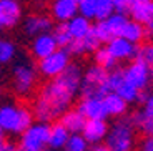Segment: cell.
<instances>
[{
    "label": "cell",
    "mask_w": 153,
    "mask_h": 151,
    "mask_svg": "<svg viewBox=\"0 0 153 151\" xmlns=\"http://www.w3.org/2000/svg\"><path fill=\"white\" fill-rule=\"evenodd\" d=\"M83 70L78 63H70L65 72L50 80L40 88L33 100L32 115L40 123L55 121L70 108L75 95L80 90Z\"/></svg>",
    "instance_id": "cell-1"
},
{
    "label": "cell",
    "mask_w": 153,
    "mask_h": 151,
    "mask_svg": "<svg viewBox=\"0 0 153 151\" xmlns=\"http://www.w3.org/2000/svg\"><path fill=\"white\" fill-rule=\"evenodd\" d=\"M35 121L32 110L23 105L4 103L0 105V126L4 133L10 135H22L28 126Z\"/></svg>",
    "instance_id": "cell-2"
},
{
    "label": "cell",
    "mask_w": 153,
    "mask_h": 151,
    "mask_svg": "<svg viewBox=\"0 0 153 151\" xmlns=\"http://www.w3.org/2000/svg\"><path fill=\"white\" fill-rule=\"evenodd\" d=\"M135 143V128L130 118H120L111 126L105 136V146L110 151H131Z\"/></svg>",
    "instance_id": "cell-3"
},
{
    "label": "cell",
    "mask_w": 153,
    "mask_h": 151,
    "mask_svg": "<svg viewBox=\"0 0 153 151\" xmlns=\"http://www.w3.org/2000/svg\"><path fill=\"white\" fill-rule=\"evenodd\" d=\"M107 75L108 72L103 70L98 65H92L83 72L80 81V90L78 93L82 95V98H103L108 93V85H107Z\"/></svg>",
    "instance_id": "cell-4"
},
{
    "label": "cell",
    "mask_w": 153,
    "mask_h": 151,
    "mask_svg": "<svg viewBox=\"0 0 153 151\" xmlns=\"http://www.w3.org/2000/svg\"><path fill=\"white\" fill-rule=\"evenodd\" d=\"M50 123H32L20 135V141L17 144V151H45L48 141Z\"/></svg>",
    "instance_id": "cell-5"
},
{
    "label": "cell",
    "mask_w": 153,
    "mask_h": 151,
    "mask_svg": "<svg viewBox=\"0 0 153 151\" xmlns=\"http://www.w3.org/2000/svg\"><path fill=\"white\" fill-rule=\"evenodd\" d=\"M37 85V70L28 61H19L12 70V87L19 96H28Z\"/></svg>",
    "instance_id": "cell-6"
},
{
    "label": "cell",
    "mask_w": 153,
    "mask_h": 151,
    "mask_svg": "<svg viewBox=\"0 0 153 151\" xmlns=\"http://www.w3.org/2000/svg\"><path fill=\"white\" fill-rule=\"evenodd\" d=\"M70 58L72 57H70V53L65 48H57L52 55L38 60L37 70L42 76H45L48 80H53L58 75H62V73L65 72V68L72 63Z\"/></svg>",
    "instance_id": "cell-7"
},
{
    "label": "cell",
    "mask_w": 153,
    "mask_h": 151,
    "mask_svg": "<svg viewBox=\"0 0 153 151\" xmlns=\"http://www.w3.org/2000/svg\"><path fill=\"white\" fill-rule=\"evenodd\" d=\"M123 75H125V80L128 83H131L137 90L143 91L148 88L150 81L153 78V70L146 65H143L142 61H131L128 67L123 70Z\"/></svg>",
    "instance_id": "cell-8"
},
{
    "label": "cell",
    "mask_w": 153,
    "mask_h": 151,
    "mask_svg": "<svg viewBox=\"0 0 153 151\" xmlns=\"http://www.w3.org/2000/svg\"><path fill=\"white\" fill-rule=\"evenodd\" d=\"M22 19V5L19 0H0V32L15 27Z\"/></svg>",
    "instance_id": "cell-9"
},
{
    "label": "cell",
    "mask_w": 153,
    "mask_h": 151,
    "mask_svg": "<svg viewBox=\"0 0 153 151\" xmlns=\"http://www.w3.org/2000/svg\"><path fill=\"white\" fill-rule=\"evenodd\" d=\"M107 48L117 61H126V60L135 58L138 47L133 45L131 42H128V40H125V38H122V37H115L107 43Z\"/></svg>",
    "instance_id": "cell-10"
},
{
    "label": "cell",
    "mask_w": 153,
    "mask_h": 151,
    "mask_svg": "<svg viewBox=\"0 0 153 151\" xmlns=\"http://www.w3.org/2000/svg\"><path fill=\"white\" fill-rule=\"evenodd\" d=\"M57 48H58V45H57V42H55L52 32H50V33L37 35V37H33V40H32V43H30L32 57L37 58V60H42V58L52 55Z\"/></svg>",
    "instance_id": "cell-11"
},
{
    "label": "cell",
    "mask_w": 153,
    "mask_h": 151,
    "mask_svg": "<svg viewBox=\"0 0 153 151\" xmlns=\"http://www.w3.org/2000/svg\"><path fill=\"white\" fill-rule=\"evenodd\" d=\"M76 110L83 115L85 120H107V110H105L102 98H82Z\"/></svg>",
    "instance_id": "cell-12"
},
{
    "label": "cell",
    "mask_w": 153,
    "mask_h": 151,
    "mask_svg": "<svg viewBox=\"0 0 153 151\" xmlns=\"http://www.w3.org/2000/svg\"><path fill=\"white\" fill-rule=\"evenodd\" d=\"M52 28H53V20L47 15H40V13L27 17L23 22V30L32 38L42 33H50Z\"/></svg>",
    "instance_id": "cell-13"
},
{
    "label": "cell",
    "mask_w": 153,
    "mask_h": 151,
    "mask_svg": "<svg viewBox=\"0 0 153 151\" xmlns=\"http://www.w3.org/2000/svg\"><path fill=\"white\" fill-rule=\"evenodd\" d=\"M108 133L107 120H87L82 130V136L88 141V144H98L105 140Z\"/></svg>",
    "instance_id": "cell-14"
},
{
    "label": "cell",
    "mask_w": 153,
    "mask_h": 151,
    "mask_svg": "<svg viewBox=\"0 0 153 151\" xmlns=\"http://www.w3.org/2000/svg\"><path fill=\"white\" fill-rule=\"evenodd\" d=\"M52 17L58 23H67L70 19L78 15V4L75 0H52Z\"/></svg>",
    "instance_id": "cell-15"
},
{
    "label": "cell",
    "mask_w": 153,
    "mask_h": 151,
    "mask_svg": "<svg viewBox=\"0 0 153 151\" xmlns=\"http://www.w3.org/2000/svg\"><path fill=\"white\" fill-rule=\"evenodd\" d=\"M85 118L83 115L78 111L76 108H68L65 113L58 118V123H60L70 135H75V133H82L83 130V125H85Z\"/></svg>",
    "instance_id": "cell-16"
},
{
    "label": "cell",
    "mask_w": 153,
    "mask_h": 151,
    "mask_svg": "<svg viewBox=\"0 0 153 151\" xmlns=\"http://www.w3.org/2000/svg\"><path fill=\"white\" fill-rule=\"evenodd\" d=\"M67 25V30H68L72 40H83L90 32H92V20L85 19L82 15H75L73 19H70L68 22L65 23Z\"/></svg>",
    "instance_id": "cell-17"
},
{
    "label": "cell",
    "mask_w": 153,
    "mask_h": 151,
    "mask_svg": "<svg viewBox=\"0 0 153 151\" xmlns=\"http://www.w3.org/2000/svg\"><path fill=\"white\" fill-rule=\"evenodd\" d=\"M102 100H103V105H105V110H107L108 116L122 118L126 113V110H128V103L120 95L115 93V91H108Z\"/></svg>",
    "instance_id": "cell-18"
},
{
    "label": "cell",
    "mask_w": 153,
    "mask_h": 151,
    "mask_svg": "<svg viewBox=\"0 0 153 151\" xmlns=\"http://www.w3.org/2000/svg\"><path fill=\"white\" fill-rule=\"evenodd\" d=\"M120 37L131 42L133 45H138V43H142L146 37V32H145V27L142 23L135 22V20H126V23L123 25L122 32H120Z\"/></svg>",
    "instance_id": "cell-19"
},
{
    "label": "cell",
    "mask_w": 153,
    "mask_h": 151,
    "mask_svg": "<svg viewBox=\"0 0 153 151\" xmlns=\"http://www.w3.org/2000/svg\"><path fill=\"white\" fill-rule=\"evenodd\" d=\"M70 133L67 131L60 123H53L50 125V133H48V141H47V148L48 150H63L65 143L68 140Z\"/></svg>",
    "instance_id": "cell-20"
},
{
    "label": "cell",
    "mask_w": 153,
    "mask_h": 151,
    "mask_svg": "<svg viewBox=\"0 0 153 151\" xmlns=\"http://www.w3.org/2000/svg\"><path fill=\"white\" fill-rule=\"evenodd\" d=\"M152 8H153V0H131L128 13L131 15V20L143 25L148 20Z\"/></svg>",
    "instance_id": "cell-21"
},
{
    "label": "cell",
    "mask_w": 153,
    "mask_h": 151,
    "mask_svg": "<svg viewBox=\"0 0 153 151\" xmlns=\"http://www.w3.org/2000/svg\"><path fill=\"white\" fill-rule=\"evenodd\" d=\"M130 121L133 128H138L146 136H153V111H146V110L137 111L130 116Z\"/></svg>",
    "instance_id": "cell-22"
},
{
    "label": "cell",
    "mask_w": 153,
    "mask_h": 151,
    "mask_svg": "<svg viewBox=\"0 0 153 151\" xmlns=\"http://www.w3.org/2000/svg\"><path fill=\"white\" fill-rule=\"evenodd\" d=\"M93 60H95V65L102 67L103 70H107V72L117 68V63H118V61L111 57V53L108 52L107 47H98V48L93 52Z\"/></svg>",
    "instance_id": "cell-23"
},
{
    "label": "cell",
    "mask_w": 153,
    "mask_h": 151,
    "mask_svg": "<svg viewBox=\"0 0 153 151\" xmlns=\"http://www.w3.org/2000/svg\"><path fill=\"white\" fill-rule=\"evenodd\" d=\"M126 15H123V13H118V12H115L113 15H110L107 20H103L105 25H107L108 32L111 33V37H120V32H122L123 25L126 23Z\"/></svg>",
    "instance_id": "cell-24"
},
{
    "label": "cell",
    "mask_w": 153,
    "mask_h": 151,
    "mask_svg": "<svg viewBox=\"0 0 153 151\" xmlns=\"http://www.w3.org/2000/svg\"><path fill=\"white\" fill-rule=\"evenodd\" d=\"M17 57V47L8 38H0V65L10 63Z\"/></svg>",
    "instance_id": "cell-25"
},
{
    "label": "cell",
    "mask_w": 153,
    "mask_h": 151,
    "mask_svg": "<svg viewBox=\"0 0 153 151\" xmlns=\"http://www.w3.org/2000/svg\"><path fill=\"white\" fill-rule=\"evenodd\" d=\"M88 150H90V144L82 136V133L70 135L65 143V148H63V151H88Z\"/></svg>",
    "instance_id": "cell-26"
},
{
    "label": "cell",
    "mask_w": 153,
    "mask_h": 151,
    "mask_svg": "<svg viewBox=\"0 0 153 151\" xmlns=\"http://www.w3.org/2000/svg\"><path fill=\"white\" fill-rule=\"evenodd\" d=\"M52 35H53L58 48H67L68 43L72 42V37H70L68 30H67L65 23H58L57 27H53V28H52Z\"/></svg>",
    "instance_id": "cell-27"
},
{
    "label": "cell",
    "mask_w": 153,
    "mask_h": 151,
    "mask_svg": "<svg viewBox=\"0 0 153 151\" xmlns=\"http://www.w3.org/2000/svg\"><path fill=\"white\" fill-rule=\"evenodd\" d=\"M115 93L120 95V96H122L126 103H135V101H137L138 93H140V90H137V88H135L131 83H128L126 80H123L122 85L115 90Z\"/></svg>",
    "instance_id": "cell-28"
},
{
    "label": "cell",
    "mask_w": 153,
    "mask_h": 151,
    "mask_svg": "<svg viewBox=\"0 0 153 151\" xmlns=\"http://www.w3.org/2000/svg\"><path fill=\"white\" fill-rule=\"evenodd\" d=\"M115 13L113 0H97V10H95V20H107L110 15Z\"/></svg>",
    "instance_id": "cell-29"
},
{
    "label": "cell",
    "mask_w": 153,
    "mask_h": 151,
    "mask_svg": "<svg viewBox=\"0 0 153 151\" xmlns=\"http://www.w3.org/2000/svg\"><path fill=\"white\" fill-rule=\"evenodd\" d=\"M135 58H137V61H142L143 65L153 70V43H143L140 48H137Z\"/></svg>",
    "instance_id": "cell-30"
},
{
    "label": "cell",
    "mask_w": 153,
    "mask_h": 151,
    "mask_svg": "<svg viewBox=\"0 0 153 151\" xmlns=\"http://www.w3.org/2000/svg\"><path fill=\"white\" fill-rule=\"evenodd\" d=\"M125 80V75H123V70L122 68H113V70H110L107 75V85H108V90L110 91H115L117 88L122 85V81Z\"/></svg>",
    "instance_id": "cell-31"
},
{
    "label": "cell",
    "mask_w": 153,
    "mask_h": 151,
    "mask_svg": "<svg viewBox=\"0 0 153 151\" xmlns=\"http://www.w3.org/2000/svg\"><path fill=\"white\" fill-rule=\"evenodd\" d=\"M95 10H97V0H80L78 2V15L85 17L88 20L95 19Z\"/></svg>",
    "instance_id": "cell-32"
},
{
    "label": "cell",
    "mask_w": 153,
    "mask_h": 151,
    "mask_svg": "<svg viewBox=\"0 0 153 151\" xmlns=\"http://www.w3.org/2000/svg\"><path fill=\"white\" fill-rule=\"evenodd\" d=\"M83 42V47H85V52L87 53H92V52H95L98 47H102V43L98 42V38L95 37V33H93V30L90 32V33L87 35V37L82 40Z\"/></svg>",
    "instance_id": "cell-33"
},
{
    "label": "cell",
    "mask_w": 153,
    "mask_h": 151,
    "mask_svg": "<svg viewBox=\"0 0 153 151\" xmlns=\"http://www.w3.org/2000/svg\"><path fill=\"white\" fill-rule=\"evenodd\" d=\"M65 50L70 53V57H82V55L87 53V52H85V47H83V42H82V40H72Z\"/></svg>",
    "instance_id": "cell-34"
},
{
    "label": "cell",
    "mask_w": 153,
    "mask_h": 151,
    "mask_svg": "<svg viewBox=\"0 0 153 151\" xmlns=\"http://www.w3.org/2000/svg\"><path fill=\"white\" fill-rule=\"evenodd\" d=\"M130 4H131V0H113L115 12L126 15V13H128V8H130Z\"/></svg>",
    "instance_id": "cell-35"
},
{
    "label": "cell",
    "mask_w": 153,
    "mask_h": 151,
    "mask_svg": "<svg viewBox=\"0 0 153 151\" xmlns=\"http://www.w3.org/2000/svg\"><path fill=\"white\" fill-rule=\"evenodd\" d=\"M0 151H17V144L5 138H0Z\"/></svg>",
    "instance_id": "cell-36"
},
{
    "label": "cell",
    "mask_w": 153,
    "mask_h": 151,
    "mask_svg": "<svg viewBox=\"0 0 153 151\" xmlns=\"http://www.w3.org/2000/svg\"><path fill=\"white\" fill-rule=\"evenodd\" d=\"M145 27V32H146V37H153V8H152V13H150L148 20L143 23Z\"/></svg>",
    "instance_id": "cell-37"
},
{
    "label": "cell",
    "mask_w": 153,
    "mask_h": 151,
    "mask_svg": "<svg viewBox=\"0 0 153 151\" xmlns=\"http://www.w3.org/2000/svg\"><path fill=\"white\" fill-rule=\"evenodd\" d=\"M142 150L143 151H153V136H146L142 143Z\"/></svg>",
    "instance_id": "cell-38"
},
{
    "label": "cell",
    "mask_w": 153,
    "mask_h": 151,
    "mask_svg": "<svg viewBox=\"0 0 153 151\" xmlns=\"http://www.w3.org/2000/svg\"><path fill=\"white\" fill-rule=\"evenodd\" d=\"M148 95H150V93H146L145 90L140 91V93H138V96H137V103H145L146 98H148Z\"/></svg>",
    "instance_id": "cell-39"
},
{
    "label": "cell",
    "mask_w": 153,
    "mask_h": 151,
    "mask_svg": "<svg viewBox=\"0 0 153 151\" xmlns=\"http://www.w3.org/2000/svg\"><path fill=\"white\" fill-rule=\"evenodd\" d=\"M88 151H110V150H108V148L107 146H105V144H93V146H90V150H88Z\"/></svg>",
    "instance_id": "cell-40"
},
{
    "label": "cell",
    "mask_w": 153,
    "mask_h": 151,
    "mask_svg": "<svg viewBox=\"0 0 153 151\" xmlns=\"http://www.w3.org/2000/svg\"><path fill=\"white\" fill-rule=\"evenodd\" d=\"M0 138H4V130H2V126H0Z\"/></svg>",
    "instance_id": "cell-41"
},
{
    "label": "cell",
    "mask_w": 153,
    "mask_h": 151,
    "mask_svg": "<svg viewBox=\"0 0 153 151\" xmlns=\"http://www.w3.org/2000/svg\"><path fill=\"white\" fill-rule=\"evenodd\" d=\"M45 151H63V150H45Z\"/></svg>",
    "instance_id": "cell-42"
},
{
    "label": "cell",
    "mask_w": 153,
    "mask_h": 151,
    "mask_svg": "<svg viewBox=\"0 0 153 151\" xmlns=\"http://www.w3.org/2000/svg\"><path fill=\"white\" fill-rule=\"evenodd\" d=\"M75 2H76V4H78V2H80V0H75Z\"/></svg>",
    "instance_id": "cell-43"
}]
</instances>
